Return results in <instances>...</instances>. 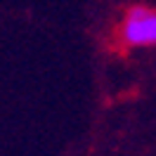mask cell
<instances>
[{"label": "cell", "mask_w": 156, "mask_h": 156, "mask_svg": "<svg viewBox=\"0 0 156 156\" xmlns=\"http://www.w3.org/2000/svg\"><path fill=\"white\" fill-rule=\"evenodd\" d=\"M116 40L126 50H151L156 48V7L130 5L116 24Z\"/></svg>", "instance_id": "cell-1"}]
</instances>
